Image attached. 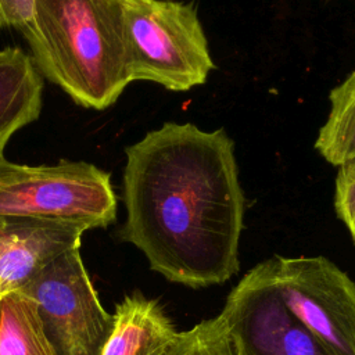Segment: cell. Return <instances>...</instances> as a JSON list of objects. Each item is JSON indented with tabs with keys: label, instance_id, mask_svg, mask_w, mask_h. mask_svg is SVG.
<instances>
[{
	"label": "cell",
	"instance_id": "1",
	"mask_svg": "<svg viewBox=\"0 0 355 355\" xmlns=\"http://www.w3.org/2000/svg\"><path fill=\"white\" fill-rule=\"evenodd\" d=\"M125 154L121 239L173 283L201 288L236 275L245 197L226 130L165 122Z\"/></svg>",
	"mask_w": 355,
	"mask_h": 355
},
{
	"label": "cell",
	"instance_id": "2",
	"mask_svg": "<svg viewBox=\"0 0 355 355\" xmlns=\"http://www.w3.org/2000/svg\"><path fill=\"white\" fill-rule=\"evenodd\" d=\"M21 32L39 73L80 107L105 110L132 83L125 0H35Z\"/></svg>",
	"mask_w": 355,
	"mask_h": 355
},
{
	"label": "cell",
	"instance_id": "3",
	"mask_svg": "<svg viewBox=\"0 0 355 355\" xmlns=\"http://www.w3.org/2000/svg\"><path fill=\"white\" fill-rule=\"evenodd\" d=\"M130 80H150L173 92L204 85L215 68L190 3L125 0Z\"/></svg>",
	"mask_w": 355,
	"mask_h": 355
},
{
	"label": "cell",
	"instance_id": "4",
	"mask_svg": "<svg viewBox=\"0 0 355 355\" xmlns=\"http://www.w3.org/2000/svg\"><path fill=\"white\" fill-rule=\"evenodd\" d=\"M0 216L107 227L116 218L110 172L85 161L28 166L0 162Z\"/></svg>",
	"mask_w": 355,
	"mask_h": 355
},
{
	"label": "cell",
	"instance_id": "5",
	"mask_svg": "<svg viewBox=\"0 0 355 355\" xmlns=\"http://www.w3.org/2000/svg\"><path fill=\"white\" fill-rule=\"evenodd\" d=\"M280 301L324 355H355V283L324 257L261 262Z\"/></svg>",
	"mask_w": 355,
	"mask_h": 355
},
{
	"label": "cell",
	"instance_id": "6",
	"mask_svg": "<svg viewBox=\"0 0 355 355\" xmlns=\"http://www.w3.org/2000/svg\"><path fill=\"white\" fill-rule=\"evenodd\" d=\"M79 248L58 255L18 288L35 302L57 355H100L112 329Z\"/></svg>",
	"mask_w": 355,
	"mask_h": 355
},
{
	"label": "cell",
	"instance_id": "7",
	"mask_svg": "<svg viewBox=\"0 0 355 355\" xmlns=\"http://www.w3.org/2000/svg\"><path fill=\"white\" fill-rule=\"evenodd\" d=\"M219 315L234 337L239 355H324L286 309L262 263L243 276Z\"/></svg>",
	"mask_w": 355,
	"mask_h": 355
},
{
	"label": "cell",
	"instance_id": "8",
	"mask_svg": "<svg viewBox=\"0 0 355 355\" xmlns=\"http://www.w3.org/2000/svg\"><path fill=\"white\" fill-rule=\"evenodd\" d=\"M86 230L72 222L0 216V290L21 288L50 261L79 248Z\"/></svg>",
	"mask_w": 355,
	"mask_h": 355
},
{
	"label": "cell",
	"instance_id": "9",
	"mask_svg": "<svg viewBox=\"0 0 355 355\" xmlns=\"http://www.w3.org/2000/svg\"><path fill=\"white\" fill-rule=\"evenodd\" d=\"M191 329L179 331L158 301L136 291L116 304L100 355H186Z\"/></svg>",
	"mask_w": 355,
	"mask_h": 355
},
{
	"label": "cell",
	"instance_id": "10",
	"mask_svg": "<svg viewBox=\"0 0 355 355\" xmlns=\"http://www.w3.org/2000/svg\"><path fill=\"white\" fill-rule=\"evenodd\" d=\"M43 76L19 47L0 50V162L12 135L35 122L43 105Z\"/></svg>",
	"mask_w": 355,
	"mask_h": 355
},
{
	"label": "cell",
	"instance_id": "11",
	"mask_svg": "<svg viewBox=\"0 0 355 355\" xmlns=\"http://www.w3.org/2000/svg\"><path fill=\"white\" fill-rule=\"evenodd\" d=\"M0 355H57L35 302L18 290L0 300Z\"/></svg>",
	"mask_w": 355,
	"mask_h": 355
},
{
	"label": "cell",
	"instance_id": "12",
	"mask_svg": "<svg viewBox=\"0 0 355 355\" xmlns=\"http://www.w3.org/2000/svg\"><path fill=\"white\" fill-rule=\"evenodd\" d=\"M330 111L319 130L315 148L331 165L355 157V69L330 94Z\"/></svg>",
	"mask_w": 355,
	"mask_h": 355
},
{
	"label": "cell",
	"instance_id": "13",
	"mask_svg": "<svg viewBox=\"0 0 355 355\" xmlns=\"http://www.w3.org/2000/svg\"><path fill=\"white\" fill-rule=\"evenodd\" d=\"M186 355H239L226 320L218 315L191 327V343Z\"/></svg>",
	"mask_w": 355,
	"mask_h": 355
},
{
	"label": "cell",
	"instance_id": "14",
	"mask_svg": "<svg viewBox=\"0 0 355 355\" xmlns=\"http://www.w3.org/2000/svg\"><path fill=\"white\" fill-rule=\"evenodd\" d=\"M334 209L355 244V157L338 165L334 184Z\"/></svg>",
	"mask_w": 355,
	"mask_h": 355
},
{
	"label": "cell",
	"instance_id": "15",
	"mask_svg": "<svg viewBox=\"0 0 355 355\" xmlns=\"http://www.w3.org/2000/svg\"><path fill=\"white\" fill-rule=\"evenodd\" d=\"M35 0H0V29H22L33 18Z\"/></svg>",
	"mask_w": 355,
	"mask_h": 355
},
{
	"label": "cell",
	"instance_id": "16",
	"mask_svg": "<svg viewBox=\"0 0 355 355\" xmlns=\"http://www.w3.org/2000/svg\"><path fill=\"white\" fill-rule=\"evenodd\" d=\"M4 295H7V294H6V293H3V291H1V290H0V300H1V298H3V297H4Z\"/></svg>",
	"mask_w": 355,
	"mask_h": 355
}]
</instances>
